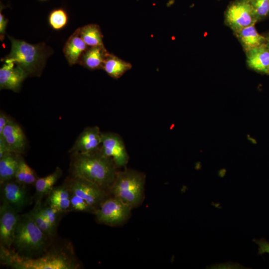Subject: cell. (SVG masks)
Listing matches in <instances>:
<instances>
[{"mask_svg": "<svg viewBox=\"0 0 269 269\" xmlns=\"http://www.w3.org/2000/svg\"><path fill=\"white\" fill-rule=\"evenodd\" d=\"M2 262L18 269H73L77 265L62 253H50L37 259L22 257L9 249L0 246Z\"/></svg>", "mask_w": 269, "mask_h": 269, "instance_id": "277c9868", "label": "cell"}, {"mask_svg": "<svg viewBox=\"0 0 269 269\" xmlns=\"http://www.w3.org/2000/svg\"><path fill=\"white\" fill-rule=\"evenodd\" d=\"M78 29L82 39L87 46H104L103 35L98 25L89 24Z\"/></svg>", "mask_w": 269, "mask_h": 269, "instance_id": "603a6c76", "label": "cell"}, {"mask_svg": "<svg viewBox=\"0 0 269 269\" xmlns=\"http://www.w3.org/2000/svg\"><path fill=\"white\" fill-rule=\"evenodd\" d=\"M22 156L21 154L9 153L0 158V183L15 177Z\"/></svg>", "mask_w": 269, "mask_h": 269, "instance_id": "44dd1931", "label": "cell"}, {"mask_svg": "<svg viewBox=\"0 0 269 269\" xmlns=\"http://www.w3.org/2000/svg\"><path fill=\"white\" fill-rule=\"evenodd\" d=\"M145 175L129 168L118 171L110 190L113 196L132 209L142 203L144 197Z\"/></svg>", "mask_w": 269, "mask_h": 269, "instance_id": "3957f363", "label": "cell"}, {"mask_svg": "<svg viewBox=\"0 0 269 269\" xmlns=\"http://www.w3.org/2000/svg\"><path fill=\"white\" fill-rule=\"evenodd\" d=\"M62 174V170L59 167H57L52 173L37 179L34 184L37 197L36 204L40 203L41 199L48 194Z\"/></svg>", "mask_w": 269, "mask_h": 269, "instance_id": "7402d4cb", "label": "cell"}, {"mask_svg": "<svg viewBox=\"0 0 269 269\" xmlns=\"http://www.w3.org/2000/svg\"><path fill=\"white\" fill-rule=\"evenodd\" d=\"M108 53L105 46L89 47L83 54L79 64L91 70L103 69Z\"/></svg>", "mask_w": 269, "mask_h": 269, "instance_id": "e0dca14e", "label": "cell"}, {"mask_svg": "<svg viewBox=\"0 0 269 269\" xmlns=\"http://www.w3.org/2000/svg\"><path fill=\"white\" fill-rule=\"evenodd\" d=\"M132 68V65L130 63L108 53L102 69L112 78L118 79Z\"/></svg>", "mask_w": 269, "mask_h": 269, "instance_id": "ffe728a7", "label": "cell"}, {"mask_svg": "<svg viewBox=\"0 0 269 269\" xmlns=\"http://www.w3.org/2000/svg\"><path fill=\"white\" fill-rule=\"evenodd\" d=\"M89 48L82 39L79 29L70 36L64 48V55L70 65L79 63L84 52Z\"/></svg>", "mask_w": 269, "mask_h": 269, "instance_id": "9a60e30c", "label": "cell"}, {"mask_svg": "<svg viewBox=\"0 0 269 269\" xmlns=\"http://www.w3.org/2000/svg\"><path fill=\"white\" fill-rule=\"evenodd\" d=\"M48 195V205L61 213L70 211L71 193L67 186L53 187Z\"/></svg>", "mask_w": 269, "mask_h": 269, "instance_id": "ac0fdd59", "label": "cell"}, {"mask_svg": "<svg viewBox=\"0 0 269 269\" xmlns=\"http://www.w3.org/2000/svg\"><path fill=\"white\" fill-rule=\"evenodd\" d=\"M29 214L38 227L47 237H53L55 235L56 228L53 226L41 215L36 207L31 210Z\"/></svg>", "mask_w": 269, "mask_h": 269, "instance_id": "cb8c5ba5", "label": "cell"}, {"mask_svg": "<svg viewBox=\"0 0 269 269\" xmlns=\"http://www.w3.org/2000/svg\"><path fill=\"white\" fill-rule=\"evenodd\" d=\"M38 178L35 171L28 165L26 168L24 184L25 185L34 184Z\"/></svg>", "mask_w": 269, "mask_h": 269, "instance_id": "f546056e", "label": "cell"}, {"mask_svg": "<svg viewBox=\"0 0 269 269\" xmlns=\"http://www.w3.org/2000/svg\"><path fill=\"white\" fill-rule=\"evenodd\" d=\"M47 238L29 213L19 215L13 244L18 251L30 254L42 251Z\"/></svg>", "mask_w": 269, "mask_h": 269, "instance_id": "5b68a950", "label": "cell"}, {"mask_svg": "<svg viewBox=\"0 0 269 269\" xmlns=\"http://www.w3.org/2000/svg\"><path fill=\"white\" fill-rule=\"evenodd\" d=\"M41 0V1H45L46 0Z\"/></svg>", "mask_w": 269, "mask_h": 269, "instance_id": "d590c367", "label": "cell"}, {"mask_svg": "<svg viewBox=\"0 0 269 269\" xmlns=\"http://www.w3.org/2000/svg\"><path fill=\"white\" fill-rule=\"evenodd\" d=\"M249 1L258 21L269 16V0H249Z\"/></svg>", "mask_w": 269, "mask_h": 269, "instance_id": "4316f807", "label": "cell"}, {"mask_svg": "<svg viewBox=\"0 0 269 269\" xmlns=\"http://www.w3.org/2000/svg\"><path fill=\"white\" fill-rule=\"evenodd\" d=\"M11 153L3 138L0 136V158Z\"/></svg>", "mask_w": 269, "mask_h": 269, "instance_id": "836d02e7", "label": "cell"}, {"mask_svg": "<svg viewBox=\"0 0 269 269\" xmlns=\"http://www.w3.org/2000/svg\"><path fill=\"white\" fill-rule=\"evenodd\" d=\"M265 37H266V44L267 47L268 48V49H269V35Z\"/></svg>", "mask_w": 269, "mask_h": 269, "instance_id": "e575fe53", "label": "cell"}, {"mask_svg": "<svg viewBox=\"0 0 269 269\" xmlns=\"http://www.w3.org/2000/svg\"><path fill=\"white\" fill-rule=\"evenodd\" d=\"M11 119L3 112H0V134Z\"/></svg>", "mask_w": 269, "mask_h": 269, "instance_id": "d6a6232c", "label": "cell"}, {"mask_svg": "<svg viewBox=\"0 0 269 269\" xmlns=\"http://www.w3.org/2000/svg\"><path fill=\"white\" fill-rule=\"evenodd\" d=\"M25 185L14 178L0 184L2 201H5L18 212L30 203V198Z\"/></svg>", "mask_w": 269, "mask_h": 269, "instance_id": "8fae6325", "label": "cell"}, {"mask_svg": "<svg viewBox=\"0 0 269 269\" xmlns=\"http://www.w3.org/2000/svg\"><path fill=\"white\" fill-rule=\"evenodd\" d=\"M70 211L88 212L94 214L95 210L83 198L71 193Z\"/></svg>", "mask_w": 269, "mask_h": 269, "instance_id": "83f0119b", "label": "cell"}, {"mask_svg": "<svg viewBox=\"0 0 269 269\" xmlns=\"http://www.w3.org/2000/svg\"><path fill=\"white\" fill-rule=\"evenodd\" d=\"M132 208L118 198H107L97 209L94 214L98 222L116 226L126 222L131 215Z\"/></svg>", "mask_w": 269, "mask_h": 269, "instance_id": "8992f818", "label": "cell"}, {"mask_svg": "<svg viewBox=\"0 0 269 269\" xmlns=\"http://www.w3.org/2000/svg\"><path fill=\"white\" fill-rule=\"evenodd\" d=\"M41 215L53 226L56 228L61 213L56 208L49 205L42 206L40 203L36 204V206Z\"/></svg>", "mask_w": 269, "mask_h": 269, "instance_id": "484cf974", "label": "cell"}, {"mask_svg": "<svg viewBox=\"0 0 269 269\" xmlns=\"http://www.w3.org/2000/svg\"><path fill=\"white\" fill-rule=\"evenodd\" d=\"M0 136L10 152L21 154L25 151L26 138L21 127L12 119L5 126Z\"/></svg>", "mask_w": 269, "mask_h": 269, "instance_id": "5bb4252c", "label": "cell"}, {"mask_svg": "<svg viewBox=\"0 0 269 269\" xmlns=\"http://www.w3.org/2000/svg\"><path fill=\"white\" fill-rule=\"evenodd\" d=\"M28 164L21 157L18 167L16 170L14 179L18 182L24 184V181L26 173V168Z\"/></svg>", "mask_w": 269, "mask_h": 269, "instance_id": "f1b7e54d", "label": "cell"}, {"mask_svg": "<svg viewBox=\"0 0 269 269\" xmlns=\"http://www.w3.org/2000/svg\"><path fill=\"white\" fill-rule=\"evenodd\" d=\"M225 18L226 24L234 32L258 21L249 0H234L230 2Z\"/></svg>", "mask_w": 269, "mask_h": 269, "instance_id": "52a82bcc", "label": "cell"}, {"mask_svg": "<svg viewBox=\"0 0 269 269\" xmlns=\"http://www.w3.org/2000/svg\"><path fill=\"white\" fill-rule=\"evenodd\" d=\"M11 42L10 53L4 60L13 62L28 75L39 76L49 55L50 50L44 43L29 44L8 36Z\"/></svg>", "mask_w": 269, "mask_h": 269, "instance_id": "7a4b0ae2", "label": "cell"}, {"mask_svg": "<svg viewBox=\"0 0 269 269\" xmlns=\"http://www.w3.org/2000/svg\"><path fill=\"white\" fill-rule=\"evenodd\" d=\"M48 21L50 25L54 29L60 30L67 23V14L63 8L54 9L49 14Z\"/></svg>", "mask_w": 269, "mask_h": 269, "instance_id": "d4e9b609", "label": "cell"}, {"mask_svg": "<svg viewBox=\"0 0 269 269\" xmlns=\"http://www.w3.org/2000/svg\"><path fill=\"white\" fill-rule=\"evenodd\" d=\"M67 187L71 193L83 198L95 210L108 198L105 190L83 179L73 177Z\"/></svg>", "mask_w": 269, "mask_h": 269, "instance_id": "9c48e42d", "label": "cell"}, {"mask_svg": "<svg viewBox=\"0 0 269 269\" xmlns=\"http://www.w3.org/2000/svg\"><path fill=\"white\" fill-rule=\"evenodd\" d=\"M72 154L71 171L73 177L92 182L104 190L113 184L118 168L113 160L98 150L87 153Z\"/></svg>", "mask_w": 269, "mask_h": 269, "instance_id": "6da1fadb", "label": "cell"}, {"mask_svg": "<svg viewBox=\"0 0 269 269\" xmlns=\"http://www.w3.org/2000/svg\"><path fill=\"white\" fill-rule=\"evenodd\" d=\"M18 213L11 205L2 201L0 206V246L9 249L13 244L19 217Z\"/></svg>", "mask_w": 269, "mask_h": 269, "instance_id": "30bf717a", "label": "cell"}, {"mask_svg": "<svg viewBox=\"0 0 269 269\" xmlns=\"http://www.w3.org/2000/svg\"><path fill=\"white\" fill-rule=\"evenodd\" d=\"M254 241L258 245V254L259 255H261L265 253L269 254V242L264 238Z\"/></svg>", "mask_w": 269, "mask_h": 269, "instance_id": "4dcf8cb0", "label": "cell"}, {"mask_svg": "<svg viewBox=\"0 0 269 269\" xmlns=\"http://www.w3.org/2000/svg\"><path fill=\"white\" fill-rule=\"evenodd\" d=\"M27 76L20 67L13 62L4 60V64L0 69V89L18 92Z\"/></svg>", "mask_w": 269, "mask_h": 269, "instance_id": "4fadbf2b", "label": "cell"}, {"mask_svg": "<svg viewBox=\"0 0 269 269\" xmlns=\"http://www.w3.org/2000/svg\"><path fill=\"white\" fill-rule=\"evenodd\" d=\"M102 133L98 126L86 128L80 134L69 152L87 153L96 151L101 144Z\"/></svg>", "mask_w": 269, "mask_h": 269, "instance_id": "7c38bea8", "label": "cell"}, {"mask_svg": "<svg viewBox=\"0 0 269 269\" xmlns=\"http://www.w3.org/2000/svg\"><path fill=\"white\" fill-rule=\"evenodd\" d=\"M4 5L1 4L0 2V39L2 40L4 38L6 25L7 23V19L1 13L2 8Z\"/></svg>", "mask_w": 269, "mask_h": 269, "instance_id": "1f68e13d", "label": "cell"}, {"mask_svg": "<svg viewBox=\"0 0 269 269\" xmlns=\"http://www.w3.org/2000/svg\"></svg>", "mask_w": 269, "mask_h": 269, "instance_id": "8d00e7d4", "label": "cell"}, {"mask_svg": "<svg viewBox=\"0 0 269 269\" xmlns=\"http://www.w3.org/2000/svg\"><path fill=\"white\" fill-rule=\"evenodd\" d=\"M246 51L266 43V37L259 34L255 25L244 27L234 32Z\"/></svg>", "mask_w": 269, "mask_h": 269, "instance_id": "d6986e66", "label": "cell"}, {"mask_svg": "<svg viewBox=\"0 0 269 269\" xmlns=\"http://www.w3.org/2000/svg\"><path fill=\"white\" fill-rule=\"evenodd\" d=\"M101 152L112 159L118 168L126 167L129 156L121 136L114 133H102Z\"/></svg>", "mask_w": 269, "mask_h": 269, "instance_id": "ba28073f", "label": "cell"}, {"mask_svg": "<svg viewBox=\"0 0 269 269\" xmlns=\"http://www.w3.org/2000/svg\"><path fill=\"white\" fill-rule=\"evenodd\" d=\"M247 62L252 69L269 74V49L266 43L246 51Z\"/></svg>", "mask_w": 269, "mask_h": 269, "instance_id": "2e32d148", "label": "cell"}]
</instances>
